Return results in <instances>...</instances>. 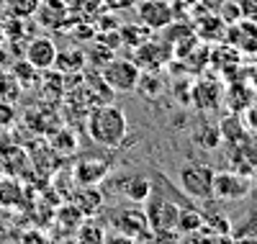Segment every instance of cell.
Segmentation results:
<instances>
[{
	"label": "cell",
	"mask_w": 257,
	"mask_h": 244,
	"mask_svg": "<svg viewBox=\"0 0 257 244\" xmlns=\"http://www.w3.org/2000/svg\"><path fill=\"white\" fill-rule=\"evenodd\" d=\"M11 77L18 82L21 90H31V87H39L41 72L34 67V64H29V62L24 59V62H16V64H13V72H11Z\"/></svg>",
	"instance_id": "24"
},
{
	"label": "cell",
	"mask_w": 257,
	"mask_h": 244,
	"mask_svg": "<svg viewBox=\"0 0 257 244\" xmlns=\"http://www.w3.org/2000/svg\"><path fill=\"white\" fill-rule=\"evenodd\" d=\"M149 231H178L180 206L173 201H152L147 208Z\"/></svg>",
	"instance_id": "12"
},
{
	"label": "cell",
	"mask_w": 257,
	"mask_h": 244,
	"mask_svg": "<svg viewBox=\"0 0 257 244\" xmlns=\"http://www.w3.org/2000/svg\"><path fill=\"white\" fill-rule=\"evenodd\" d=\"M0 180H3V167H0Z\"/></svg>",
	"instance_id": "42"
},
{
	"label": "cell",
	"mask_w": 257,
	"mask_h": 244,
	"mask_svg": "<svg viewBox=\"0 0 257 244\" xmlns=\"http://www.w3.org/2000/svg\"><path fill=\"white\" fill-rule=\"evenodd\" d=\"M239 118H242V124H244V129L249 131V134H257V100H254L249 108L242 110Z\"/></svg>",
	"instance_id": "36"
},
{
	"label": "cell",
	"mask_w": 257,
	"mask_h": 244,
	"mask_svg": "<svg viewBox=\"0 0 257 244\" xmlns=\"http://www.w3.org/2000/svg\"><path fill=\"white\" fill-rule=\"evenodd\" d=\"M196 24H193V34L198 36V41H206V44H219V41H224V36H226V24L219 18V13L216 11H203V16L201 13H196Z\"/></svg>",
	"instance_id": "13"
},
{
	"label": "cell",
	"mask_w": 257,
	"mask_h": 244,
	"mask_svg": "<svg viewBox=\"0 0 257 244\" xmlns=\"http://www.w3.org/2000/svg\"><path fill=\"white\" fill-rule=\"evenodd\" d=\"M57 221L62 226H67L70 231H75L82 221H85V216H82V211L75 206V203H64L62 208H59V216H57Z\"/></svg>",
	"instance_id": "29"
},
{
	"label": "cell",
	"mask_w": 257,
	"mask_h": 244,
	"mask_svg": "<svg viewBox=\"0 0 257 244\" xmlns=\"http://www.w3.org/2000/svg\"><path fill=\"white\" fill-rule=\"evenodd\" d=\"M213 170L206 162H188L180 167V188L193 201H208L213 198Z\"/></svg>",
	"instance_id": "3"
},
{
	"label": "cell",
	"mask_w": 257,
	"mask_h": 244,
	"mask_svg": "<svg viewBox=\"0 0 257 244\" xmlns=\"http://www.w3.org/2000/svg\"><path fill=\"white\" fill-rule=\"evenodd\" d=\"M137 16L139 24L147 26L149 31H162L175 21L173 6L167 0H142V3H137Z\"/></svg>",
	"instance_id": "8"
},
{
	"label": "cell",
	"mask_w": 257,
	"mask_h": 244,
	"mask_svg": "<svg viewBox=\"0 0 257 244\" xmlns=\"http://www.w3.org/2000/svg\"><path fill=\"white\" fill-rule=\"evenodd\" d=\"M221 3H224V0H201V6H203V8H208V11H216Z\"/></svg>",
	"instance_id": "39"
},
{
	"label": "cell",
	"mask_w": 257,
	"mask_h": 244,
	"mask_svg": "<svg viewBox=\"0 0 257 244\" xmlns=\"http://www.w3.org/2000/svg\"><path fill=\"white\" fill-rule=\"evenodd\" d=\"M254 100H257V87L247 85L244 80H234L229 87H224V108L234 116H239Z\"/></svg>",
	"instance_id": "14"
},
{
	"label": "cell",
	"mask_w": 257,
	"mask_h": 244,
	"mask_svg": "<svg viewBox=\"0 0 257 244\" xmlns=\"http://www.w3.org/2000/svg\"><path fill=\"white\" fill-rule=\"evenodd\" d=\"M139 75H142L139 64L134 59H126V57H113L100 70V80L105 82V87L111 93H134Z\"/></svg>",
	"instance_id": "2"
},
{
	"label": "cell",
	"mask_w": 257,
	"mask_h": 244,
	"mask_svg": "<svg viewBox=\"0 0 257 244\" xmlns=\"http://www.w3.org/2000/svg\"><path fill=\"white\" fill-rule=\"evenodd\" d=\"M237 3H239L242 18L254 21V24H257V0H237Z\"/></svg>",
	"instance_id": "37"
},
{
	"label": "cell",
	"mask_w": 257,
	"mask_h": 244,
	"mask_svg": "<svg viewBox=\"0 0 257 244\" xmlns=\"http://www.w3.org/2000/svg\"><path fill=\"white\" fill-rule=\"evenodd\" d=\"M88 59H85V52L80 47H67L57 52V59H54V70L62 75V77H82V70Z\"/></svg>",
	"instance_id": "16"
},
{
	"label": "cell",
	"mask_w": 257,
	"mask_h": 244,
	"mask_svg": "<svg viewBox=\"0 0 257 244\" xmlns=\"http://www.w3.org/2000/svg\"><path fill=\"white\" fill-rule=\"evenodd\" d=\"M108 175H111V162L103 160V157H93V154L80 157L72 167V177H75L77 185H98Z\"/></svg>",
	"instance_id": "10"
},
{
	"label": "cell",
	"mask_w": 257,
	"mask_h": 244,
	"mask_svg": "<svg viewBox=\"0 0 257 244\" xmlns=\"http://www.w3.org/2000/svg\"><path fill=\"white\" fill-rule=\"evenodd\" d=\"M75 244H103L105 241V229L103 224H98V221H93L88 216V221H82V224L75 229Z\"/></svg>",
	"instance_id": "25"
},
{
	"label": "cell",
	"mask_w": 257,
	"mask_h": 244,
	"mask_svg": "<svg viewBox=\"0 0 257 244\" xmlns=\"http://www.w3.org/2000/svg\"><path fill=\"white\" fill-rule=\"evenodd\" d=\"M16 108H13V103L11 100H0V131L3 129H11L13 124H16Z\"/></svg>",
	"instance_id": "35"
},
{
	"label": "cell",
	"mask_w": 257,
	"mask_h": 244,
	"mask_svg": "<svg viewBox=\"0 0 257 244\" xmlns=\"http://www.w3.org/2000/svg\"><path fill=\"white\" fill-rule=\"evenodd\" d=\"M123 195L132 203L142 206L144 201H149V195H152V180H149L147 175H139V172L126 175L123 177Z\"/></svg>",
	"instance_id": "18"
},
{
	"label": "cell",
	"mask_w": 257,
	"mask_h": 244,
	"mask_svg": "<svg viewBox=\"0 0 257 244\" xmlns=\"http://www.w3.org/2000/svg\"><path fill=\"white\" fill-rule=\"evenodd\" d=\"M216 13H219V18L224 21L226 26L242 21V11H239V3H237V0H224V3L216 8Z\"/></svg>",
	"instance_id": "31"
},
{
	"label": "cell",
	"mask_w": 257,
	"mask_h": 244,
	"mask_svg": "<svg viewBox=\"0 0 257 244\" xmlns=\"http://www.w3.org/2000/svg\"><path fill=\"white\" fill-rule=\"evenodd\" d=\"M21 198V185L16 180H0V206H13Z\"/></svg>",
	"instance_id": "33"
},
{
	"label": "cell",
	"mask_w": 257,
	"mask_h": 244,
	"mask_svg": "<svg viewBox=\"0 0 257 244\" xmlns=\"http://www.w3.org/2000/svg\"><path fill=\"white\" fill-rule=\"evenodd\" d=\"M203 226V211L196 208H180V221H178V234H198Z\"/></svg>",
	"instance_id": "27"
},
{
	"label": "cell",
	"mask_w": 257,
	"mask_h": 244,
	"mask_svg": "<svg viewBox=\"0 0 257 244\" xmlns=\"http://www.w3.org/2000/svg\"><path fill=\"white\" fill-rule=\"evenodd\" d=\"M116 31H118V44H123V47H128V49L142 47V44L147 39H152V34H155V31H149L142 24H126V26H121Z\"/></svg>",
	"instance_id": "22"
},
{
	"label": "cell",
	"mask_w": 257,
	"mask_h": 244,
	"mask_svg": "<svg viewBox=\"0 0 257 244\" xmlns=\"http://www.w3.org/2000/svg\"><path fill=\"white\" fill-rule=\"evenodd\" d=\"M111 226L113 231L118 234H126V236H134L137 241L139 239H147L149 236V221H147V211L139 206V203H132V206H121L111 213Z\"/></svg>",
	"instance_id": "5"
},
{
	"label": "cell",
	"mask_w": 257,
	"mask_h": 244,
	"mask_svg": "<svg viewBox=\"0 0 257 244\" xmlns=\"http://www.w3.org/2000/svg\"><path fill=\"white\" fill-rule=\"evenodd\" d=\"M103 244H139L134 236H126V234H118V231H111L105 234V241Z\"/></svg>",
	"instance_id": "38"
},
{
	"label": "cell",
	"mask_w": 257,
	"mask_h": 244,
	"mask_svg": "<svg viewBox=\"0 0 257 244\" xmlns=\"http://www.w3.org/2000/svg\"><path fill=\"white\" fill-rule=\"evenodd\" d=\"M41 6V0H3V8H6V16H13V18H34L36 11Z\"/></svg>",
	"instance_id": "26"
},
{
	"label": "cell",
	"mask_w": 257,
	"mask_h": 244,
	"mask_svg": "<svg viewBox=\"0 0 257 244\" xmlns=\"http://www.w3.org/2000/svg\"><path fill=\"white\" fill-rule=\"evenodd\" d=\"M190 139H193V144H196L198 149H203V152H213V149H219V147H221V126H219V124H208V121H203V124L190 134Z\"/></svg>",
	"instance_id": "21"
},
{
	"label": "cell",
	"mask_w": 257,
	"mask_h": 244,
	"mask_svg": "<svg viewBox=\"0 0 257 244\" xmlns=\"http://www.w3.org/2000/svg\"><path fill=\"white\" fill-rule=\"evenodd\" d=\"M254 190V177L237 170H216L213 172V198L216 201H244Z\"/></svg>",
	"instance_id": "4"
},
{
	"label": "cell",
	"mask_w": 257,
	"mask_h": 244,
	"mask_svg": "<svg viewBox=\"0 0 257 244\" xmlns=\"http://www.w3.org/2000/svg\"><path fill=\"white\" fill-rule=\"evenodd\" d=\"M36 18H39L41 26L59 29L64 24V18H67V3H64V0H41Z\"/></svg>",
	"instance_id": "17"
},
{
	"label": "cell",
	"mask_w": 257,
	"mask_h": 244,
	"mask_svg": "<svg viewBox=\"0 0 257 244\" xmlns=\"http://www.w3.org/2000/svg\"><path fill=\"white\" fill-rule=\"evenodd\" d=\"M180 3H183L185 8H193V6H198V3H201V0H180Z\"/></svg>",
	"instance_id": "40"
},
{
	"label": "cell",
	"mask_w": 257,
	"mask_h": 244,
	"mask_svg": "<svg viewBox=\"0 0 257 244\" xmlns=\"http://www.w3.org/2000/svg\"><path fill=\"white\" fill-rule=\"evenodd\" d=\"M231 221L224 213H213V211H203V226L198 234H213V236H231Z\"/></svg>",
	"instance_id": "23"
},
{
	"label": "cell",
	"mask_w": 257,
	"mask_h": 244,
	"mask_svg": "<svg viewBox=\"0 0 257 244\" xmlns=\"http://www.w3.org/2000/svg\"><path fill=\"white\" fill-rule=\"evenodd\" d=\"M0 26H3V34H6V41H18L26 31V21L24 18H13V16H6L0 21Z\"/></svg>",
	"instance_id": "30"
},
{
	"label": "cell",
	"mask_w": 257,
	"mask_h": 244,
	"mask_svg": "<svg viewBox=\"0 0 257 244\" xmlns=\"http://www.w3.org/2000/svg\"><path fill=\"white\" fill-rule=\"evenodd\" d=\"M229 167L249 177L257 172V134H247L237 144H229Z\"/></svg>",
	"instance_id": "9"
},
{
	"label": "cell",
	"mask_w": 257,
	"mask_h": 244,
	"mask_svg": "<svg viewBox=\"0 0 257 244\" xmlns=\"http://www.w3.org/2000/svg\"><path fill=\"white\" fill-rule=\"evenodd\" d=\"M137 93L144 98H157L162 93V75L157 72H142L137 82Z\"/></svg>",
	"instance_id": "28"
},
{
	"label": "cell",
	"mask_w": 257,
	"mask_h": 244,
	"mask_svg": "<svg viewBox=\"0 0 257 244\" xmlns=\"http://www.w3.org/2000/svg\"><path fill=\"white\" fill-rule=\"evenodd\" d=\"M88 134L95 144L105 147V149H116L121 147V142L128 134V121L123 108L103 103V105H93L90 116H88Z\"/></svg>",
	"instance_id": "1"
},
{
	"label": "cell",
	"mask_w": 257,
	"mask_h": 244,
	"mask_svg": "<svg viewBox=\"0 0 257 244\" xmlns=\"http://www.w3.org/2000/svg\"><path fill=\"white\" fill-rule=\"evenodd\" d=\"M170 59H173V44L160 39H147L142 47L134 49V62L142 72H160L165 64H170Z\"/></svg>",
	"instance_id": "6"
},
{
	"label": "cell",
	"mask_w": 257,
	"mask_h": 244,
	"mask_svg": "<svg viewBox=\"0 0 257 244\" xmlns=\"http://www.w3.org/2000/svg\"><path fill=\"white\" fill-rule=\"evenodd\" d=\"M57 44L49 39V36H34L26 49H24V59L39 72H47V70H54V59H57Z\"/></svg>",
	"instance_id": "11"
},
{
	"label": "cell",
	"mask_w": 257,
	"mask_h": 244,
	"mask_svg": "<svg viewBox=\"0 0 257 244\" xmlns=\"http://www.w3.org/2000/svg\"><path fill=\"white\" fill-rule=\"evenodd\" d=\"M85 59H88V64H95V67H100V64H105V62L113 59V49L105 47V44H98V47L90 49V54H85Z\"/></svg>",
	"instance_id": "34"
},
{
	"label": "cell",
	"mask_w": 257,
	"mask_h": 244,
	"mask_svg": "<svg viewBox=\"0 0 257 244\" xmlns=\"http://www.w3.org/2000/svg\"><path fill=\"white\" fill-rule=\"evenodd\" d=\"M82 216H95L100 208H103V193L98 190V185H80V190L75 193V201H72Z\"/></svg>",
	"instance_id": "20"
},
{
	"label": "cell",
	"mask_w": 257,
	"mask_h": 244,
	"mask_svg": "<svg viewBox=\"0 0 257 244\" xmlns=\"http://www.w3.org/2000/svg\"><path fill=\"white\" fill-rule=\"evenodd\" d=\"M224 41L231 44V47L239 49V52H257V24L242 18V21H237V24L226 26Z\"/></svg>",
	"instance_id": "15"
},
{
	"label": "cell",
	"mask_w": 257,
	"mask_h": 244,
	"mask_svg": "<svg viewBox=\"0 0 257 244\" xmlns=\"http://www.w3.org/2000/svg\"><path fill=\"white\" fill-rule=\"evenodd\" d=\"M231 236H234V239H249V241H257V211L249 213V218L244 221L242 226L231 229Z\"/></svg>",
	"instance_id": "32"
},
{
	"label": "cell",
	"mask_w": 257,
	"mask_h": 244,
	"mask_svg": "<svg viewBox=\"0 0 257 244\" xmlns=\"http://www.w3.org/2000/svg\"><path fill=\"white\" fill-rule=\"evenodd\" d=\"M3 44H6V34H3V26H0V49H3Z\"/></svg>",
	"instance_id": "41"
},
{
	"label": "cell",
	"mask_w": 257,
	"mask_h": 244,
	"mask_svg": "<svg viewBox=\"0 0 257 244\" xmlns=\"http://www.w3.org/2000/svg\"><path fill=\"white\" fill-rule=\"evenodd\" d=\"M49 147H52V154L57 157H72L80 149V142H77V134L70 129H54L49 134Z\"/></svg>",
	"instance_id": "19"
},
{
	"label": "cell",
	"mask_w": 257,
	"mask_h": 244,
	"mask_svg": "<svg viewBox=\"0 0 257 244\" xmlns=\"http://www.w3.org/2000/svg\"><path fill=\"white\" fill-rule=\"evenodd\" d=\"M190 103L203 113H213L224 105V85L213 77H203L190 87Z\"/></svg>",
	"instance_id": "7"
}]
</instances>
